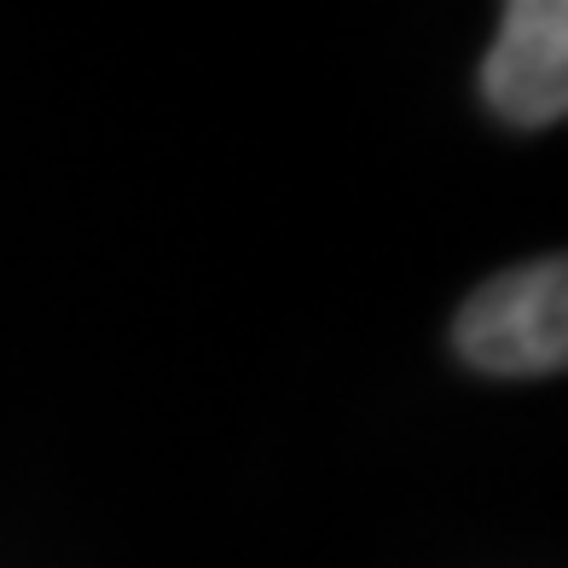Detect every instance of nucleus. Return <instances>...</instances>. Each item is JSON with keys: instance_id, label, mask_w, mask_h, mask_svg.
<instances>
[{"instance_id": "obj_1", "label": "nucleus", "mask_w": 568, "mask_h": 568, "mask_svg": "<svg viewBox=\"0 0 568 568\" xmlns=\"http://www.w3.org/2000/svg\"><path fill=\"white\" fill-rule=\"evenodd\" d=\"M458 354L494 377H546L568 366V262L546 255L487 278L453 325Z\"/></svg>"}, {"instance_id": "obj_2", "label": "nucleus", "mask_w": 568, "mask_h": 568, "mask_svg": "<svg viewBox=\"0 0 568 568\" xmlns=\"http://www.w3.org/2000/svg\"><path fill=\"white\" fill-rule=\"evenodd\" d=\"M487 111L516 128H551L568 111V0H505L499 41L481 64Z\"/></svg>"}]
</instances>
